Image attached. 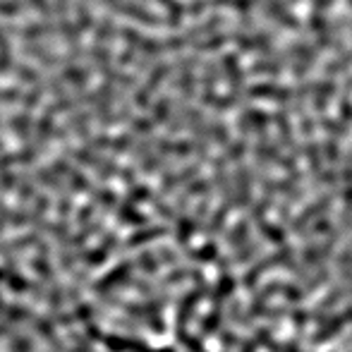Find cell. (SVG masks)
Here are the masks:
<instances>
[{
	"label": "cell",
	"mask_w": 352,
	"mask_h": 352,
	"mask_svg": "<svg viewBox=\"0 0 352 352\" xmlns=\"http://www.w3.org/2000/svg\"><path fill=\"white\" fill-rule=\"evenodd\" d=\"M170 0H0V153L106 161L170 67Z\"/></svg>",
	"instance_id": "1"
}]
</instances>
